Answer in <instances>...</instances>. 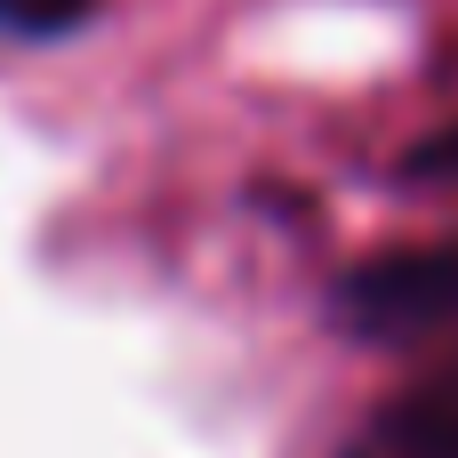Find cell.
<instances>
[{
    "instance_id": "3",
    "label": "cell",
    "mask_w": 458,
    "mask_h": 458,
    "mask_svg": "<svg viewBox=\"0 0 458 458\" xmlns=\"http://www.w3.org/2000/svg\"><path fill=\"white\" fill-rule=\"evenodd\" d=\"M97 16V0H0V32L16 40H64Z\"/></svg>"
},
{
    "instance_id": "1",
    "label": "cell",
    "mask_w": 458,
    "mask_h": 458,
    "mask_svg": "<svg viewBox=\"0 0 458 458\" xmlns=\"http://www.w3.org/2000/svg\"><path fill=\"white\" fill-rule=\"evenodd\" d=\"M330 322H346L354 338H419L458 322V233L346 266L330 282Z\"/></svg>"
},
{
    "instance_id": "4",
    "label": "cell",
    "mask_w": 458,
    "mask_h": 458,
    "mask_svg": "<svg viewBox=\"0 0 458 458\" xmlns=\"http://www.w3.org/2000/svg\"><path fill=\"white\" fill-rule=\"evenodd\" d=\"M403 177H411V185H458V113L403 153Z\"/></svg>"
},
{
    "instance_id": "2",
    "label": "cell",
    "mask_w": 458,
    "mask_h": 458,
    "mask_svg": "<svg viewBox=\"0 0 458 458\" xmlns=\"http://www.w3.org/2000/svg\"><path fill=\"white\" fill-rule=\"evenodd\" d=\"M330 458H458V378L378 403Z\"/></svg>"
}]
</instances>
